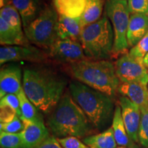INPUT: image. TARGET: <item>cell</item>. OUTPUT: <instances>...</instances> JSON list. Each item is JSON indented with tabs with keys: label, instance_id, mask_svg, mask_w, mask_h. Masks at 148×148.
<instances>
[{
	"label": "cell",
	"instance_id": "cell-1",
	"mask_svg": "<svg viewBox=\"0 0 148 148\" xmlns=\"http://www.w3.org/2000/svg\"><path fill=\"white\" fill-rule=\"evenodd\" d=\"M67 81L54 70L42 66L25 68L23 88L28 99L44 114H50L64 94Z\"/></svg>",
	"mask_w": 148,
	"mask_h": 148
},
{
	"label": "cell",
	"instance_id": "cell-2",
	"mask_svg": "<svg viewBox=\"0 0 148 148\" xmlns=\"http://www.w3.org/2000/svg\"><path fill=\"white\" fill-rule=\"evenodd\" d=\"M47 127L56 138L75 136L84 138L90 136L92 126L69 90L64 92L58 105L47 120Z\"/></svg>",
	"mask_w": 148,
	"mask_h": 148
},
{
	"label": "cell",
	"instance_id": "cell-3",
	"mask_svg": "<svg viewBox=\"0 0 148 148\" xmlns=\"http://www.w3.org/2000/svg\"><path fill=\"white\" fill-rule=\"evenodd\" d=\"M69 90L92 127L98 130L104 129L113 119L114 110L112 97L77 80L70 83Z\"/></svg>",
	"mask_w": 148,
	"mask_h": 148
},
{
	"label": "cell",
	"instance_id": "cell-4",
	"mask_svg": "<svg viewBox=\"0 0 148 148\" xmlns=\"http://www.w3.org/2000/svg\"><path fill=\"white\" fill-rule=\"evenodd\" d=\"M69 70L77 81L113 98L120 80L114 64L107 60H84L70 64Z\"/></svg>",
	"mask_w": 148,
	"mask_h": 148
},
{
	"label": "cell",
	"instance_id": "cell-5",
	"mask_svg": "<svg viewBox=\"0 0 148 148\" xmlns=\"http://www.w3.org/2000/svg\"><path fill=\"white\" fill-rule=\"evenodd\" d=\"M114 31L106 15L95 23L82 27L79 42L88 59L107 60L112 57Z\"/></svg>",
	"mask_w": 148,
	"mask_h": 148
},
{
	"label": "cell",
	"instance_id": "cell-6",
	"mask_svg": "<svg viewBox=\"0 0 148 148\" xmlns=\"http://www.w3.org/2000/svg\"><path fill=\"white\" fill-rule=\"evenodd\" d=\"M59 15L55 8L47 5L39 15L23 29L25 36L33 45L49 50L57 38V23Z\"/></svg>",
	"mask_w": 148,
	"mask_h": 148
},
{
	"label": "cell",
	"instance_id": "cell-7",
	"mask_svg": "<svg viewBox=\"0 0 148 148\" xmlns=\"http://www.w3.org/2000/svg\"><path fill=\"white\" fill-rule=\"evenodd\" d=\"M105 14L112 25L114 31V47L112 56L117 58L126 54L128 45L127 32L130 21V12L127 0H106Z\"/></svg>",
	"mask_w": 148,
	"mask_h": 148
},
{
	"label": "cell",
	"instance_id": "cell-8",
	"mask_svg": "<svg viewBox=\"0 0 148 148\" xmlns=\"http://www.w3.org/2000/svg\"><path fill=\"white\" fill-rule=\"evenodd\" d=\"M50 58L49 52L36 46L15 45L1 46L0 48V64L6 62L27 61L34 63H42Z\"/></svg>",
	"mask_w": 148,
	"mask_h": 148
},
{
	"label": "cell",
	"instance_id": "cell-9",
	"mask_svg": "<svg viewBox=\"0 0 148 148\" xmlns=\"http://www.w3.org/2000/svg\"><path fill=\"white\" fill-rule=\"evenodd\" d=\"M116 74L121 82L148 84V69L143 61L131 56L128 53L121 56L114 63Z\"/></svg>",
	"mask_w": 148,
	"mask_h": 148
},
{
	"label": "cell",
	"instance_id": "cell-10",
	"mask_svg": "<svg viewBox=\"0 0 148 148\" xmlns=\"http://www.w3.org/2000/svg\"><path fill=\"white\" fill-rule=\"evenodd\" d=\"M79 42L71 39H57L49 50L50 58L69 64L89 60Z\"/></svg>",
	"mask_w": 148,
	"mask_h": 148
},
{
	"label": "cell",
	"instance_id": "cell-11",
	"mask_svg": "<svg viewBox=\"0 0 148 148\" xmlns=\"http://www.w3.org/2000/svg\"><path fill=\"white\" fill-rule=\"evenodd\" d=\"M121 115L129 137L133 142L138 141V130L141 119V112L138 106L125 96L119 99Z\"/></svg>",
	"mask_w": 148,
	"mask_h": 148
},
{
	"label": "cell",
	"instance_id": "cell-12",
	"mask_svg": "<svg viewBox=\"0 0 148 148\" xmlns=\"http://www.w3.org/2000/svg\"><path fill=\"white\" fill-rule=\"evenodd\" d=\"M23 88L21 68L18 64H4L0 71V97L8 94L18 95Z\"/></svg>",
	"mask_w": 148,
	"mask_h": 148
},
{
	"label": "cell",
	"instance_id": "cell-13",
	"mask_svg": "<svg viewBox=\"0 0 148 148\" xmlns=\"http://www.w3.org/2000/svg\"><path fill=\"white\" fill-rule=\"evenodd\" d=\"M24 127L20 132L24 148H34L50 136L44 121H32L21 117Z\"/></svg>",
	"mask_w": 148,
	"mask_h": 148
},
{
	"label": "cell",
	"instance_id": "cell-14",
	"mask_svg": "<svg viewBox=\"0 0 148 148\" xmlns=\"http://www.w3.org/2000/svg\"><path fill=\"white\" fill-rule=\"evenodd\" d=\"M118 92L125 96L140 108V112L148 110V88L140 82H121Z\"/></svg>",
	"mask_w": 148,
	"mask_h": 148
},
{
	"label": "cell",
	"instance_id": "cell-15",
	"mask_svg": "<svg viewBox=\"0 0 148 148\" xmlns=\"http://www.w3.org/2000/svg\"><path fill=\"white\" fill-rule=\"evenodd\" d=\"M148 32V15L145 14H131L127 32L128 47L135 46Z\"/></svg>",
	"mask_w": 148,
	"mask_h": 148
},
{
	"label": "cell",
	"instance_id": "cell-16",
	"mask_svg": "<svg viewBox=\"0 0 148 148\" xmlns=\"http://www.w3.org/2000/svg\"><path fill=\"white\" fill-rule=\"evenodd\" d=\"M10 4L18 10L21 17L23 29L34 21L44 8L40 0H10Z\"/></svg>",
	"mask_w": 148,
	"mask_h": 148
},
{
	"label": "cell",
	"instance_id": "cell-17",
	"mask_svg": "<svg viewBox=\"0 0 148 148\" xmlns=\"http://www.w3.org/2000/svg\"><path fill=\"white\" fill-rule=\"evenodd\" d=\"M82 29L79 17L73 18L59 15L57 23L58 39H71L79 41Z\"/></svg>",
	"mask_w": 148,
	"mask_h": 148
},
{
	"label": "cell",
	"instance_id": "cell-18",
	"mask_svg": "<svg viewBox=\"0 0 148 148\" xmlns=\"http://www.w3.org/2000/svg\"><path fill=\"white\" fill-rule=\"evenodd\" d=\"M0 43L3 46L29 45L25 33H19L0 18Z\"/></svg>",
	"mask_w": 148,
	"mask_h": 148
},
{
	"label": "cell",
	"instance_id": "cell-19",
	"mask_svg": "<svg viewBox=\"0 0 148 148\" xmlns=\"http://www.w3.org/2000/svg\"><path fill=\"white\" fill-rule=\"evenodd\" d=\"M87 0H54V8L59 15L69 18H79L82 16Z\"/></svg>",
	"mask_w": 148,
	"mask_h": 148
},
{
	"label": "cell",
	"instance_id": "cell-20",
	"mask_svg": "<svg viewBox=\"0 0 148 148\" xmlns=\"http://www.w3.org/2000/svg\"><path fill=\"white\" fill-rule=\"evenodd\" d=\"M112 127L117 145L128 148H134L133 141L129 137L125 129L121 115V109L119 105H116L114 108Z\"/></svg>",
	"mask_w": 148,
	"mask_h": 148
},
{
	"label": "cell",
	"instance_id": "cell-21",
	"mask_svg": "<svg viewBox=\"0 0 148 148\" xmlns=\"http://www.w3.org/2000/svg\"><path fill=\"white\" fill-rule=\"evenodd\" d=\"M82 142L90 148H116L117 146L112 127L99 134L86 136L83 138Z\"/></svg>",
	"mask_w": 148,
	"mask_h": 148
},
{
	"label": "cell",
	"instance_id": "cell-22",
	"mask_svg": "<svg viewBox=\"0 0 148 148\" xmlns=\"http://www.w3.org/2000/svg\"><path fill=\"white\" fill-rule=\"evenodd\" d=\"M103 6H105L103 0H87L84 12L79 17L82 27L86 26L100 19Z\"/></svg>",
	"mask_w": 148,
	"mask_h": 148
},
{
	"label": "cell",
	"instance_id": "cell-23",
	"mask_svg": "<svg viewBox=\"0 0 148 148\" xmlns=\"http://www.w3.org/2000/svg\"><path fill=\"white\" fill-rule=\"evenodd\" d=\"M17 97L19 100L20 109L21 112V117L35 122L43 121L42 115L39 112V110L28 99L24 92L23 88L20 90Z\"/></svg>",
	"mask_w": 148,
	"mask_h": 148
},
{
	"label": "cell",
	"instance_id": "cell-24",
	"mask_svg": "<svg viewBox=\"0 0 148 148\" xmlns=\"http://www.w3.org/2000/svg\"><path fill=\"white\" fill-rule=\"evenodd\" d=\"M0 18H3L11 27L19 33H24L21 17L18 10L12 4H8L0 10Z\"/></svg>",
	"mask_w": 148,
	"mask_h": 148
},
{
	"label": "cell",
	"instance_id": "cell-25",
	"mask_svg": "<svg viewBox=\"0 0 148 148\" xmlns=\"http://www.w3.org/2000/svg\"><path fill=\"white\" fill-rule=\"evenodd\" d=\"M1 148H24L23 140L19 133L0 132Z\"/></svg>",
	"mask_w": 148,
	"mask_h": 148
},
{
	"label": "cell",
	"instance_id": "cell-26",
	"mask_svg": "<svg viewBox=\"0 0 148 148\" xmlns=\"http://www.w3.org/2000/svg\"><path fill=\"white\" fill-rule=\"evenodd\" d=\"M148 53V32L145 36L143 37L141 40L131 48L128 53L131 56L138 60L143 61V59L145 56Z\"/></svg>",
	"mask_w": 148,
	"mask_h": 148
},
{
	"label": "cell",
	"instance_id": "cell-27",
	"mask_svg": "<svg viewBox=\"0 0 148 148\" xmlns=\"http://www.w3.org/2000/svg\"><path fill=\"white\" fill-rule=\"evenodd\" d=\"M138 141L143 147L148 148V110L141 112V119L138 130Z\"/></svg>",
	"mask_w": 148,
	"mask_h": 148
},
{
	"label": "cell",
	"instance_id": "cell-28",
	"mask_svg": "<svg viewBox=\"0 0 148 148\" xmlns=\"http://www.w3.org/2000/svg\"><path fill=\"white\" fill-rule=\"evenodd\" d=\"M130 14H145L148 15V0H127Z\"/></svg>",
	"mask_w": 148,
	"mask_h": 148
},
{
	"label": "cell",
	"instance_id": "cell-29",
	"mask_svg": "<svg viewBox=\"0 0 148 148\" xmlns=\"http://www.w3.org/2000/svg\"><path fill=\"white\" fill-rule=\"evenodd\" d=\"M24 125L21 118L16 116L12 121L0 124L1 132L8 133H19L23 130Z\"/></svg>",
	"mask_w": 148,
	"mask_h": 148
},
{
	"label": "cell",
	"instance_id": "cell-30",
	"mask_svg": "<svg viewBox=\"0 0 148 148\" xmlns=\"http://www.w3.org/2000/svg\"><path fill=\"white\" fill-rule=\"evenodd\" d=\"M7 106L10 107L11 108L16 111L18 117L21 116L19 100H18V98L16 95L8 94V95H5L3 97H1V101H0V106Z\"/></svg>",
	"mask_w": 148,
	"mask_h": 148
},
{
	"label": "cell",
	"instance_id": "cell-31",
	"mask_svg": "<svg viewBox=\"0 0 148 148\" xmlns=\"http://www.w3.org/2000/svg\"><path fill=\"white\" fill-rule=\"evenodd\" d=\"M62 148H90L84 144L79 138L75 136H67L64 138H56Z\"/></svg>",
	"mask_w": 148,
	"mask_h": 148
},
{
	"label": "cell",
	"instance_id": "cell-32",
	"mask_svg": "<svg viewBox=\"0 0 148 148\" xmlns=\"http://www.w3.org/2000/svg\"><path fill=\"white\" fill-rule=\"evenodd\" d=\"M0 121L1 123H8L12 121L14 118L18 116L16 111L7 106H0Z\"/></svg>",
	"mask_w": 148,
	"mask_h": 148
},
{
	"label": "cell",
	"instance_id": "cell-33",
	"mask_svg": "<svg viewBox=\"0 0 148 148\" xmlns=\"http://www.w3.org/2000/svg\"><path fill=\"white\" fill-rule=\"evenodd\" d=\"M34 148H62V146L58 143L57 138L53 136H49V137L42 141Z\"/></svg>",
	"mask_w": 148,
	"mask_h": 148
},
{
	"label": "cell",
	"instance_id": "cell-34",
	"mask_svg": "<svg viewBox=\"0 0 148 148\" xmlns=\"http://www.w3.org/2000/svg\"><path fill=\"white\" fill-rule=\"evenodd\" d=\"M143 62L144 65H145L146 67L148 69V53L145 56V57L143 58Z\"/></svg>",
	"mask_w": 148,
	"mask_h": 148
},
{
	"label": "cell",
	"instance_id": "cell-35",
	"mask_svg": "<svg viewBox=\"0 0 148 148\" xmlns=\"http://www.w3.org/2000/svg\"><path fill=\"white\" fill-rule=\"evenodd\" d=\"M116 148H128V147H123V146H119V147H116Z\"/></svg>",
	"mask_w": 148,
	"mask_h": 148
},
{
	"label": "cell",
	"instance_id": "cell-36",
	"mask_svg": "<svg viewBox=\"0 0 148 148\" xmlns=\"http://www.w3.org/2000/svg\"><path fill=\"white\" fill-rule=\"evenodd\" d=\"M53 1H54V0H53Z\"/></svg>",
	"mask_w": 148,
	"mask_h": 148
}]
</instances>
